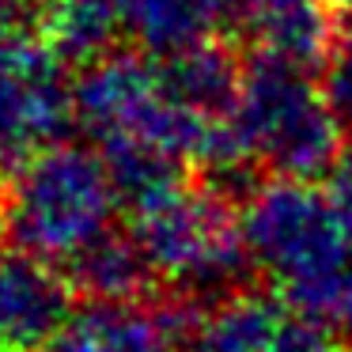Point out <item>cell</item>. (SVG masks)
I'll use <instances>...</instances> for the list:
<instances>
[{
	"label": "cell",
	"mask_w": 352,
	"mask_h": 352,
	"mask_svg": "<svg viewBox=\"0 0 352 352\" xmlns=\"http://www.w3.org/2000/svg\"><path fill=\"white\" fill-rule=\"evenodd\" d=\"M72 299L76 288L54 261L19 246L0 250V344L8 352L50 349L54 337L76 318Z\"/></svg>",
	"instance_id": "obj_7"
},
{
	"label": "cell",
	"mask_w": 352,
	"mask_h": 352,
	"mask_svg": "<svg viewBox=\"0 0 352 352\" xmlns=\"http://www.w3.org/2000/svg\"><path fill=\"white\" fill-rule=\"evenodd\" d=\"M280 299L299 322L329 333L333 341H352V261L296 288H284Z\"/></svg>",
	"instance_id": "obj_14"
},
{
	"label": "cell",
	"mask_w": 352,
	"mask_h": 352,
	"mask_svg": "<svg viewBox=\"0 0 352 352\" xmlns=\"http://www.w3.org/2000/svg\"><path fill=\"white\" fill-rule=\"evenodd\" d=\"M329 197H333L337 212H341L344 228H349L352 235V163L341 160V167L333 170V186H329Z\"/></svg>",
	"instance_id": "obj_17"
},
{
	"label": "cell",
	"mask_w": 352,
	"mask_h": 352,
	"mask_svg": "<svg viewBox=\"0 0 352 352\" xmlns=\"http://www.w3.org/2000/svg\"><path fill=\"white\" fill-rule=\"evenodd\" d=\"M76 122L99 144L122 205L186 175V163L235 170L246 163L235 122H216L178 95L163 61L114 54L76 80Z\"/></svg>",
	"instance_id": "obj_1"
},
{
	"label": "cell",
	"mask_w": 352,
	"mask_h": 352,
	"mask_svg": "<svg viewBox=\"0 0 352 352\" xmlns=\"http://www.w3.org/2000/svg\"><path fill=\"white\" fill-rule=\"evenodd\" d=\"M344 163H352V152H349V155H344Z\"/></svg>",
	"instance_id": "obj_22"
},
{
	"label": "cell",
	"mask_w": 352,
	"mask_h": 352,
	"mask_svg": "<svg viewBox=\"0 0 352 352\" xmlns=\"http://www.w3.org/2000/svg\"><path fill=\"white\" fill-rule=\"evenodd\" d=\"M231 122L246 163H261L276 178L311 182L337 170L344 125L303 65L258 54L239 76Z\"/></svg>",
	"instance_id": "obj_3"
},
{
	"label": "cell",
	"mask_w": 352,
	"mask_h": 352,
	"mask_svg": "<svg viewBox=\"0 0 352 352\" xmlns=\"http://www.w3.org/2000/svg\"><path fill=\"white\" fill-rule=\"evenodd\" d=\"M261 54L311 65L333 50V19L326 0H239L235 12Z\"/></svg>",
	"instance_id": "obj_10"
},
{
	"label": "cell",
	"mask_w": 352,
	"mask_h": 352,
	"mask_svg": "<svg viewBox=\"0 0 352 352\" xmlns=\"http://www.w3.org/2000/svg\"><path fill=\"white\" fill-rule=\"evenodd\" d=\"M223 4H228V12H235V4H239V0H223Z\"/></svg>",
	"instance_id": "obj_21"
},
{
	"label": "cell",
	"mask_w": 352,
	"mask_h": 352,
	"mask_svg": "<svg viewBox=\"0 0 352 352\" xmlns=\"http://www.w3.org/2000/svg\"><path fill=\"white\" fill-rule=\"evenodd\" d=\"M31 0H0V34H16V23L23 19Z\"/></svg>",
	"instance_id": "obj_18"
},
{
	"label": "cell",
	"mask_w": 352,
	"mask_h": 352,
	"mask_svg": "<svg viewBox=\"0 0 352 352\" xmlns=\"http://www.w3.org/2000/svg\"><path fill=\"white\" fill-rule=\"evenodd\" d=\"M265 352H337V341L329 333L307 326V322H299L296 314H292Z\"/></svg>",
	"instance_id": "obj_16"
},
{
	"label": "cell",
	"mask_w": 352,
	"mask_h": 352,
	"mask_svg": "<svg viewBox=\"0 0 352 352\" xmlns=\"http://www.w3.org/2000/svg\"><path fill=\"white\" fill-rule=\"evenodd\" d=\"M329 8H337V12H344V16H352V0H326Z\"/></svg>",
	"instance_id": "obj_19"
},
{
	"label": "cell",
	"mask_w": 352,
	"mask_h": 352,
	"mask_svg": "<svg viewBox=\"0 0 352 352\" xmlns=\"http://www.w3.org/2000/svg\"><path fill=\"white\" fill-rule=\"evenodd\" d=\"M122 193L107 160L80 144H50L16 163L4 197V228L19 250L72 261L110 231Z\"/></svg>",
	"instance_id": "obj_2"
},
{
	"label": "cell",
	"mask_w": 352,
	"mask_h": 352,
	"mask_svg": "<svg viewBox=\"0 0 352 352\" xmlns=\"http://www.w3.org/2000/svg\"><path fill=\"white\" fill-rule=\"evenodd\" d=\"M129 235L140 246L155 280L182 296H208L231 288L246 258L243 228L216 190L190 186L186 175L133 197Z\"/></svg>",
	"instance_id": "obj_4"
},
{
	"label": "cell",
	"mask_w": 352,
	"mask_h": 352,
	"mask_svg": "<svg viewBox=\"0 0 352 352\" xmlns=\"http://www.w3.org/2000/svg\"><path fill=\"white\" fill-rule=\"evenodd\" d=\"M239 228L250 265L280 292L352 261V235L333 197L311 182L273 178L258 186L239 212Z\"/></svg>",
	"instance_id": "obj_5"
},
{
	"label": "cell",
	"mask_w": 352,
	"mask_h": 352,
	"mask_svg": "<svg viewBox=\"0 0 352 352\" xmlns=\"http://www.w3.org/2000/svg\"><path fill=\"white\" fill-rule=\"evenodd\" d=\"M76 118V87H69L61 57L46 42L0 34V163L31 160L61 144Z\"/></svg>",
	"instance_id": "obj_6"
},
{
	"label": "cell",
	"mask_w": 352,
	"mask_h": 352,
	"mask_svg": "<svg viewBox=\"0 0 352 352\" xmlns=\"http://www.w3.org/2000/svg\"><path fill=\"white\" fill-rule=\"evenodd\" d=\"M193 322L197 314L186 303H95L76 314L46 352H186Z\"/></svg>",
	"instance_id": "obj_8"
},
{
	"label": "cell",
	"mask_w": 352,
	"mask_h": 352,
	"mask_svg": "<svg viewBox=\"0 0 352 352\" xmlns=\"http://www.w3.org/2000/svg\"><path fill=\"white\" fill-rule=\"evenodd\" d=\"M4 197H8V186L0 182V228H4Z\"/></svg>",
	"instance_id": "obj_20"
},
{
	"label": "cell",
	"mask_w": 352,
	"mask_h": 352,
	"mask_svg": "<svg viewBox=\"0 0 352 352\" xmlns=\"http://www.w3.org/2000/svg\"><path fill=\"white\" fill-rule=\"evenodd\" d=\"M292 311L265 292H228L197 314L186 352H265Z\"/></svg>",
	"instance_id": "obj_11"
},
{
	"label": "cell",
	"mask_w": 352,
	"mask_h": 352,
	"mask_svg": "<svg viewBox=\"0 0 352 352\" xmlns=\"http://www.w3.org/2000/svg\"><path fill=\"white\" fill-rule=\"evenodd\" d=\"M42 31L46 46L69 61H99L114 38L118 12L110 0H46L42 8Z\"/></svg>",
	"instance_id": "obj_13"
},
{
	"label": "cell",
	"mask_w": 352,
	"mask_h": 352,
	"mask_svg": "<svg viewBox=\"0 0 352 352\" xmlns=\"http://www.w3.org/2000/svg\"><path fill=\"white\" fill-rule=\"evenodd\" d=\"M322 91H326L337 122L352 129V38L333 42L326 57V72H322Z\"/></svg>",
	"instance_id": "obj_15"
},
{
	"label": "cell",
	"mask_w": 352,
	"mask_h": 352,
	"mask_svg": "<svg viewBox=\"0 0 352 352\" xmlns=\"http://www.w3.org/2000/svg\"><path fill=\"white\" fill-rule=\"evenodd\" d=\"M152 269H148L140 246L133 235H107L91 243L84 254L69 261V280L80 296L102 307H122V303H140L148 299V284H152Z\"/></svg>",
	"instance_id": "obj_12"
},
{
	"label": "cell",
	"mask_w": 352,
	"mask_h": 352,
	"mask_svg": "<svg viewBox=\"0 0 352 352\" xmlns=\"http://www.w3.org/2000/svg\"><path fill=\"white\" fill-rule=\"evenodd\" d=\"M118 27L155 61L208 46L228 16L223 0H110Z\"/></svg>",
	"instance_id": "obj_9"
}]
</instances>
